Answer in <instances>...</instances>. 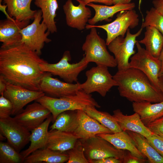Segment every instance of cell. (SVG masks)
I'll list each match as a JSON object with an SVG mask.
<instances>
[{
	"label": "cell",
	"instance_id": "obj_1",
	"mask_svg": "<svg viewBox=\"0 0 163 163\" xmlns=\"http://www.w3.org/2000/svg\"><path fill=\"white\" fill-rule=\"evenodd\" d=\"M46 61L21 42L0 48V75L10 84L34 91L40 85L46 72L40 65Z\"/></svg>",
	"mask_w": 163,
	"mask_h": 163
},
{
	"label": "cell",
	"instance_id": "obj_2",
	"mask_svg": "<svg viewBox=\"0 0 163 163\" xmlns=\"http://www.w3.org/2000/svg\"><path fill=\"white\" fill-rule=\"evenodd\" d=\"M120 95L132 102L156 103L163 101L161 91L140 70L132 68L118 71L113 76Z\"/></svg>",
	"mask_w": 163,
	"mask_h": 163
},
{
	"label": "cell",
	"instance_id": "obj_3",
	"mask_svg": "<svg viewBox=\"0 0 163 163\" xmlns=\"http://www.w3.org/2000/svg\"><path fill=\"white\" fill-rule=\"evenodd\" d=\"M35 101L50 111L53 122L58 115L64 111L83 110L87 106L90 105L97 108L101 107L91 94L86 93L82 89L74 94L59 98L44 95Z\"/></svg>",
	"mask_w": 163,
	"mask_h": 163
},
{
	"label": "cell",
	"instance_id": "obj_4",
	"mask_svg": "<svg viewBox=\"0 0 163 163\" xmlns=\"http://www.w3.org/2000/svg\"><path fill=\"white\" fill-rule=\"evenodd\" d=\"M63 131L73 134L79 139H87L100 134L113 133L109 129L81 110L71 111Z\"/></svg>",
	"mask_w": 163,
	"mask_h": 163
},
{
	"label": "cell",
	"instance_id": "obj_5",
	"mask_svg": "<svg viewBox=\"0 0 163 163\" xmlns=\"http://www.w3.org/2000/svg\"><path fill=\"white\" fill-rule=\"evenodd\" d=\"M90 29L82 47L85 60L88 63L94 62L97 65L111 68L117 66L114 57L107 50L106 41L98 34L96 27Z\"/></svg>",
	"mask_w": 163,
	"mask_h": 163
},
{
	"label": "cell",
	"instance_id": "obj_6",
	"mask_svg": "<svg viewBox=\"0 0 163 163\" xmlns=\"http://www.w3.org/2000/svg\"><path fill=\"white\" fill-rule=\"evenodd\" d=\"M42 18L41 10H37L32 23L21 30L22 36L21 42L39 56L41 54L45 43L51 41L48 38L50 33L48 30L47 25L43 21L40 23Z\"/></svg>",
	"mask_w": 163,
	"mask_h": 163
},
{
	"label": "cell",
	"instance_id": "obj_7",
	"mask_svg": "<svg viewBox=\"0 0 163 163\" xmlns=\"http://www.w3.org/2000/svg\"><path fill=\"white\" fill-rule=\"evenodd\" d=\"M71 59L70 52L65 51L60 61L56 63H49L47 62L41 64L40 67L44 72L50 73L58 76L65 82L69 83L78 82V77L80 73L85 70L89 63L84 56L79 62L70 63Z\"/></svg>",
	"mask_w": 163,
	"mask_h": 163
},
{
	"label": "cell",
	"instance_id": "obj_8",
	"mask_svg": "<svg viewBox=\"0 0 163 163\" xmlns=\"http://www.w3.org/2000/svg\"><path fill=\"white\" fill-rule=\"evenodd\" d=\"M108 67L103 65H97L85 72L86 81L81 84L80 87L86 93L91 94L97 92L104 97L107 92L117 84L109 72Z\"/></svg>",
	"mask_w": 163,
	"mask_h": 163
},
{
	"label": "cell",
	"instance_id": "obj_9",
	"mask_svg": "<svg viewBox=\"0 0 163 163\" xmlns=\"http://www.w3.org/2000/svg\"><path fill=\"white\" fill-rule=\"evenodd\" d=\"M142 29L141 27L137 33L132 34L129 29L125 37L119 36L107 46L109 50L114 55L118 71L129 68V59L136 53L134 47L138 41L136 38L140 35Z\"/></svg>",
	"mask_w": 163,
	"mask_h": 163
},
{
	"label": "cell",
	"instance_id": "obj_10",
	"mask_svg": "<svg viewBox=\"0 0 163 163\" xmlns=\"http://www.w3.org/2000/svg\"><path fill=\"white\" fill-rule=\"evenodd\" d=\"M139 15L133 9L120 11L115 19L106 24L95 25L87 24L86 28H99L105 30L107 33L106 42L107 46L119 36L124 37L129 29H133L137 26L139 22Z\"/></svg>",
	"mask_w": 163,
	"mask_h": 163
},
{
	"label": "cell",
	"instance_id": "obj_11",
	"mask_svg": "<svg viewBox=\"0 0 163 163\" xmlns=\"http://www.w3.org/2000/svg\"><path fill=\"white\" fill-rule=\"evenodd\" d=\"M140 44L138 41L136 43L137 52L130 57L129 68H135L142 71L152 84L160 90L158 82L161 69V62L158 58L151 55Z\"/></svg>",
	"mask_w": 163,
	"mask_h": 163
},
{
	"label": "cell",
	"instance_id": "obj_12",
	"mask_svg": "<svg viewBox=\"0 0 163 163\" xmlns=\"http://www.w3.org/2000/svg\"><path fill=\"white\" fill-rule=\"evenodd\" d=\"M80 140L84 148L85 155L88 161L109 157H114L123 161L127 151L116 148L97 135L87 139Z\"/></svg>",
	"mask_w": 163,
	"mask_h": 163
},
{
	"label": "cell",
	"instance_id": "obj_13",
	"mask_svg": "<svg viewBox=\"0 0 163 163\" xmlns=\"http://www.w3.org/2000/svg\"><path fill=\"white\" fill-rule=\"evenodd\" d=\"M0 131L18 152L30 142V131L10 116L0 119Z\"/></svg>",
	"mask_w": 163,
	"mask_h": 163
},
{
	"label": "cell",
	"instance_id": "obj_14",
	"mask_svg": "<svg viewBox=\"0 0 163 163\" xmlns=\"http://www.w3.org/2000/svg\"><path fill=\"white\" fill-rule=\"evenodd\" d=\"M3 95L9 100L13 106L12 115H16L27 104L45 95L41 91H34L7 82Z\"/></svg>",
	"mask_w": 163,
	"mask_h": 163
},
{
	"label": "cell",
	"instance_id": "obj_15",
	"mask_svg": "<svg viewBox=\"0 0 163 163\" xmlns=\"http://www.w3.org/2000/svg\"><path fill=\"white\" fill-rule=\"evenodd\" d=\"M51 115V112L47 108L36 101L28 105L14 118L20 124L31 131Z\"/></svg>",
	"mask_w": 163,
	"mask_h": 163
},
{
	"label": "cell",
	"instance_id": "obj_16",
	"mask_svg": "<svg viewBox=\"0 0 163 163\" xmlns=\"http://www.w3.org/2000/svg\"><path fill=\"white\" fill-rule=\"evenodd\" d=\"M79 4L74 5L72 0H67L63 6L67 25L72 28L82 30L86 28L91 18V12L82 0H76Z\"/></svg>",
	"mask_w": 163,
	"mask_h": 163
},
{
	"label": "cell",
	"instance_id": "obj_17",
	"mask_svg": "<svg viewBox=\"0 0 163 163\" xmlns=\"http://www.w3.org/2000/svg\"><path fill=\"white\" fill-rule=\"evenodd\" d=\"M80 83L75 84L60 81L52 77V74L46 72L42 78L40 85V90L51 97L59 98L75 94L81 89Z\"/></svg>",
	"mask_w": 163,
	"mask_h": 163
},
{
	"label": "cell",
	"instance_id": "obj_18",
	"mask_svg": "<svg viewBox=\"0 0 163 163\" xmlns=\"http://www.w3.org/2000/svg\"><path fill=\"white\" fill-rule=\"evenodd\" d=\"M30 21H19L12 18L1 20L0 41L9 46L21 42V30L29 24Z\"/></svg>",
	"mask_w": 163,
	"mask_h": 163
},
{
	"label": "cell",
	"instance_id": "obj_19",
	"mask_svg": "<svg viewBox=\"0 0 163 163\" xmlns=\"http://www.w3.org/2000/svg\"><path fill=\"white\" fill-rule=\"evenodd\" d=\"M113 116L122 131H130L138 133L146 138L153 133L141 121L139 115L135 113L133 114H124L119 109L113 111Z\"/></svg>",
	"mask_w": 163,
	"mask_h": 163
},
{
	"label": "cell",
	"instance_id": "obj_20",
	"mask_svg": "<svg viewBox=\"0 0 163 163\" xmlns=\"http://www.w3.org/2000/svg\"><path fill=\"white\" fill-rule=\"evenodd\" d=\"M78 139L73 134L56 129L48 131L45 147L53 150L64 152L72 149Z\"/></svg>",
	"mask_w": 163,
	"mask_h": 163
},
{
	"label": "cell",
	"instance_id": "obj_21",
	"mask_svg": "<svg viewBox=\"0 0 163 163\" xmlns=\"http://www.w3.org/2000/svg\"><path fill=\"white\" fill-rule=\"evenodd\" d=\"M52 120L51 115L31 131L30 136V145L27 149L20 153L24 161L25 158L34 152L46 147L48 138V129Z\"/></svg>",
	"mask_w": 163,
	"mask_h": 163
},
{
	"label": "cell",
	"instance_id": "obj_22",
	"mask_svg": "<svg viewBox=\"0 0 163 163\" xmlns=\"http://www.w3.org/2000/svg\"><path fill=\"white\" fill-rule=\"evenodd\" d=\"M97 135L103 138L118 149L128 151L133 155L141 158H147L139 150L132 138L125 131L113 133H103Z\"/></svg>",
	"mask_w": 163,
	"mask_h": 163
},
{
	"label": "cell",
	"instance_id": "obj_23",
	"mask_svg": "<svg viewBox=\"0 0 163 163\" xmlns=\"http://www.w3.org/2000/svg\"><path fill=\"white\" fill-rule=\"evenodd\" d=\"M132 107L146 126L163 116V101L154 104L146 101L133 102Z\"/></svg>",
	"mask_w": 163,
	"mask_h": 163
},
{
	"label": "cell",
	"instance_id": "obj_24",
	"mask_svg": "<svg viewBox=\"0 0 163 163\" xmlns=\"http://www.w3.org/2000/svg\"><path fill=\"white\" fill-rule=\"evenodd\" d=\"M87 5L92 8L95 11L94 16L90 18L88 23L91 25H94L99 21H108L116 13L122 11L133 9L135 4L131 2L126 4H117L113 6L97 5L90 3Z\"/></svg>",
	"mask_w": 163,
	"mask_h": 163
},
{
	"label": "cell",
	"instance_id": "obj_25",
	"mask_svg": "<svg viewBox=\"0 0 163 163\" xmlns=\"http://www.w3.org/2000/svg\"><path fill=\"white\" fill-rule=\"evenodd\" d=\"M32 0H3L7 6V12L10 17L19 21H30L34 18L37 10L31 9Z\"/></svg>",
	"mask_w": 163,
	"mask_h": 163
},
{
	"label": "cell",
	"instance_id": "obj_26",
	"mask_svg": "<svg viewBox=\"0 0 163 163\" xmlns=\"http://www.w3.org/2000/svg\"><path fill=\"white\" fill-rule=\"evenodd\" d=\"M69 159L67 153L53 150L45 147L38 149L29 155L24 160L25 163H63Z\"/></svg>",
	"mask_w": 163,
	"mask_h": 163
},
{
	"label": "cell",
	"instance_id": "obj_27",
	"mask_svg": "<svg viewBox=\"0 0 163 163\" xmlns=\"http://www.w3.org/2000/svg\"><path fill=\"white\" fill-rule=\"evenodd\" d=\"M145 29L144 38L138 42L144 44L151 55L158 58L163 47V35L153 27L148 26Z\"/></svg>",
	"mask_w": 163,
	"mask_h": 163
},
{
	"label": "cell",
	"instance_id": "obj_28",
	"mask_svg": "<svg viewBox=\"0 0 163 163\" xmlns=\"http://www.w3.org/2000/svg\"><path fill=\"white\" fill-rule=\"evenodd\" d=\"M131 136L139 150L147 158L150 163H163V157L153 147L147 138L136 132L126 131Z\"/></svg>",
	"mask_w": 163,
	"mask_h": 163
},
{
	"label": "cell",
	"instance_id": "obj_29",
	"mask_svg": "<svg viewBox=\"0 0 163 163\" xmlns=\"http://www.w3.org/2000/svg\"><path fill=\"white\" fill-rule=\"evenodd\" d=\"M35 5L40 8L42 12L43 21L46 24L48 30L53 33L57 31L55 18L58 8L57 0H34Z\"/></svg>",
	"mask_w": 163,
	"mask_h": 163
},
{
	"label": "cell",
	"instance_id": "obj_30",
	"mask_svg": "<svg viewBox=\"0 0 163 163\" xmlns=\"http://www.w3.org/2000/svg\"><path fill=\"white\" fill-rule=\"evenodd\" d=\"M96 107L94 106H88L83 110L90 117L109 129L113 133L122 131L113 115L106 112L99 111Z\"/></svg>",
	"mask_w": 163,
	"mask_h": 163
},
{
	"label": "cell",
	"instance_id": "obj_31",
	"mask_svg": "<svg viewBox=\"0 0 163 163\" xmlns=\"http://www.w3.org/2000/svg\"><path fill=\"white\" fill-rule=\"evenodd\" d=\"M24 160L20 153L8 143L0 142V163H21Z\"/></svg>",
	"mask_w": 163,
	"mask_h": 163
},
{
	"label": "cell",
	"instance_id": "obj_32",
	"mask_svg": "<svg viewBox=\"0 0 163 163\" xmlns=\"http://www.w3.org/2000/svg\"><path fill=\"white\" fill-rule=\"evenodd\" d=\"M145 21L141 27L143 28L148 26L153 27L160 31L163 35V16L154 7L146 12Z\"/></svg>",
	"mask_w": 163,
	"mask_h": 163
},
{
	"label": "cell",
	"instance_id": "obj_33",
	"mask_svg": "<svg viewBox=\"0 0 163 163\" xmlns=\"http://www.w3.org/2000/svg\"><path fill=\"white\" fill-rule=\"evenodd\" d=\"M69 156L67 163H89L84 153L82 141L78 139L74 147L67 151Z\"/></svg>",
	"mask_w": 163,
	"mask_h": 163
},
{
	"label": "cell",
	"instance_id": "obj_34",
	"mask_svg": "<svg viewBox=\"0 0 163 163\" xmlns=\"http://www.w3.org/2000/svg\"><path fill=\"white\" fill-rule=\"evenodd\" d=\"M13 106L11 102L3 94L0 97V119H4L12 115Z\"/></svg>",
	"mask_w": 163,
	"mask_h": 163
},
{
	"label": "cell",
	"instance_id": "obj_35",
	"mask_svg": "<svg viewBox=\"0 0 163 163\" xmlns=\"http://www.w3.org/2000/svg\"><path fill=\"white\" fill-rule=\"evenodd\" d=\"M146 138L151 145L163 157V137L153 134Z\"/></svg>",
	"mask_w": 163,
	"mask_h": 163
},
{
	"label": "cell",
	"instance_id": "obj_36",
	"mask_svg": "<svg viewBox=\"0 0 163 163\" xmlns=\"http://www.w3.org/2000/svg\"><path fill=\"white\" fill-rule=\"evenodd\" d=\"M146 126L153 134L163 137V116Z\"/></svg>",
	"mask_w": 163,
	"mask_h": 163
},
{
	"label": "cell",
	"instance_id": "obj_37",
	"mask_svg": "<svg viewBox=\"0 0 163 163\" xmlns=\"http://www.w3.org/2000/svg\"><path fill=\"white\" fill-rule=\"evenodd\" d=\"M148 162H149L148 159L137 157L128 151L123 160V163H145Z\"/></svg>",
	"mask_w": 163,
	"mask_h": 163
},
{
	"label": "cell",
	"instance_id": "obj_38",
	"mask_svg": "<svg viewBox=\"0 0 163 163\" xmlns=\"http://www.w3.org/2000/svg\"><path fill=\"white\" fill-rule=\"evenodd\" d=\"M90 163H122V160L114 157H107L101 159L91 160L89 161Z\"/></svg>",
	"mask_w": 163,
	"mask_h": 163
},
{
	"label": "cell",
	"instance_id": "obj_39",
	"mask_svg": "<svg viewBox=\"0 0 163 163\" xmlns=\"http://www.w3.org/2000/svg\"><path fill=\"white\" fill-rule=\"evenodd\" d=\"M152 3L154 8L163 16V0H154Z\"/></svg>",
	"mask_w": 163,
	"mask_h": 163
},
{
	"label": "cell",
	"instance_id": "obj_40",
	"mask_svg": "<svg viewBox=\"0 0 163 163\" xmlns=\"http://www.w3.org/2000/svg\"><path fill=\"white\" fill-rule=\"evenodd\" d=\"M86 5L92 2L104 4L106 5H110L113 4L112 0H82Z\"/></svg>",
	"mask_w": 163,
	"mask_h": 163
},
{
	"label": "cell",
	"instance_id": "obj_41",
	"mask_svg": "<svg viewBox=\"0 0 163 163\" xmlns=\"http://www.w3.org/2000/svg\"><path fill=\"white\" fill-rule=\"evenodd\" d=\"M7 85V82L2 76L0 75V94H3Z\"/></svg>",
	"mask_w": 163,
	"mask_h": 163
},
{
	"label": "cell",
	"instance_id": "obj_42",
	"mask_svg": "<svg viewBox=\"0 0 163 163\" xmlns=\"http://www.w3.org/2000/svg\"><path fill=\"white\" fill-rule=\"evenodd\" d=\"M131 0H112L113 5L117 4H126L131 3Z\"/></svg>",
	"mask_w": 163,
	"mask_h": 163
},
{
	"label": "cell",
	"instance_id": "obj_43",
	"mask_svg": "<svg viewBox=\"0 0 163 163\" xmlns=\"http://www.w3.org/2000/svg\"><path fill=\"white\" fill-rule=\"evenodd\" d=\"M161 63V69L159 76L163 74V47L158 57Z\"/></svg>",
	"mask_w": 163,
	"mask_h": 163
},
{
	"label": "cell",
	"instance_id": "obj_44",
	"mask_svg": "<svg viewBox=\"0 0 163 163\" xmlns=\"http://www.w3.org/2000/svg\"><path fill=\"white\" fill-rule=\"evenodd\" d=\"M158 83L159 89L163 95V74L159 76Z\"/></svg>",
	"mask_w": 163,
	"mask_h": 163
},
{
	"label": "cell",
	"instance_id": "obj_45",
	"mask_svg": "<svg viewBox=\"0 0 163 163\" xmlns=\"http://www.w3.org/2000/svg\"><path fill=\"white\" fill-rule=\"evenodd\" d=\"M0 136L1 140H4L5 139H6V138L1 133Z\"/></svg>",
	"mask_w": 163,
	"mask_h": 163
}]
</instances>
